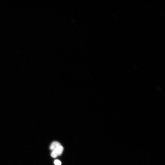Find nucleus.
I'll return each instance as SVG.
<instances>
[{
  "instance_id": "nucleus-1",
  "label": "nucleus",
  "mask_w": 165,
  "mask_h": 165,
  "mask_svg": "<svg viewBox=\"0 0 165 165\" xmlns=\"http://www.w3.org/2000/svg\"><path fill=\"white\" fill-rule=\"evenodd\" d=\"M63 147L61 145L52 151L51 154V157L53 158H56L61 155L63 151Z\"/></svg>"
},
{
  "instance_id": "nucleus-2",
  "label": "nucleus",
  "mask_w": 165,
  "mask_h": 165,
  "mask_svg": "<svg viewBox=\"0 0 165 165\" xmlns=\"http://www.w3.org/2000/svg\"><path fill=\"white\" fill-rule=\"evenodd\" d=\"M61 146V144L58 142L54 141L51 144L50 149L52 151L53 150L58 147Z\"/></svg>"
},
{
  "instance_id": "nucleus-3",
  "label": "nucleus",
  "mask_w": 165,
  "mask_h": 165,
  "mask_svg": "<svg viewBox=\"0 0 165 165\" xmlns=\"http://www.w3.org/2000/svg\"><path fill=\"white\" fill-rule=\"evenodd\" d=\"M54 163L56 165H61V162L59 160H54Z\"/></svg>"
}]
</instances>
